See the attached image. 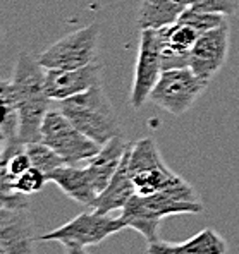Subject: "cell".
Returning a JSON list of instances; mask_svg holds the SVG:
<instances>
[{
    "label": "cell",
    "instance_id": "3",
    "mask_svg": "<svg viewBox=\"0 0 239 254\" xmlns=\"http://www.w3.org/2000/svg\"><path fill=\"white\" fill-rule=\"evenodd\" d=\"M57 108L81 132L91 137L100 146L114 137L124 136L117 114L107 98L102 83L95 84L84 93L57 102Z\"/></svg>",
    "mask_w": 239,
    "mask_h": 254
},
{
    "label": "cell",
    "instance_id": "7",
    "mask_svg": "<svg viewBox=\"0 0 239 254\" xmlns=\"http://www.w3.org/2000/svg\"><path fill=\"white\" fill-rule=\"evenodd\" d=\"M207 86L208 81L196 76L191 67L163 70L152 91L150 102L177 117L195 105Z\"/></svg>",
    "mask_w": 239,
    "mask_h": 254
},
{
    "label": "cell",
    "instance_id": "9",
    "mask_svg": "<svg viewBox=\"0 0 239 254\" xmlns=\"http://www.w3.org/2000/svg\"><path fill=\"white\" fill-rule=\"evenodd\" d=\"M162 72V40L159 29H143L129 95L131 107L134 110H140L150 100L153 88L159 83Z\"/></svg>",
    "mask_w": 239,
    "mask_h": 254
},
{
    "label": "cell",
    "instance_id": "15",
    "mask_svg": "<svg viewBox=\"0 0 239 254\" xmlns=\"http://www.w3.org/2000/svg\"><path fill=\"white\" fill-rule=\"evenodd\" d=\"M129 148L126 149L124 158H122L121 165H119L117 172L114 174V177L107 184V188L98 194L95 204H93V210L100 213L124 210V206L131 201V197L136 194V188H134V182L131 179V172H129Z\"/></svg>",
    "mask_w": 239,
    "mask_h": 254
},
{
    "label": "cell",
    "instance_id": "12",
    "mask_svg": "<svg viewBox=\"0 0 239 254\" xmlns=\"http://www.w3.org/2000/svg\"><path fill=\"white\" fill-rule=\"evenodd\" d=\"M102 69L98 61L80 69H45V89L55 103L62 102L102 83Z\"/></svg>",
    "mask_w": 239,
    "mask_h": 254
},
{
    "label": "cell",
    "instance_id": "5",
    "mask_svg": "<svg viewBox=\"0 0 239 254\" xmlns=\"http://www.w3.org/2000/svg\"><path fill=\"white\" fill-rule=\"evenodd\" d=\"M40 141L54 149L66 165H83L102 148L91 137L81 132L57 107L52 108L45 117Z\"/></svg>",
    "mask_w": 239,
    "mask_h": 254
},
{
    "label": "cell",
    "instance_id": "20",
    "mask_svg": "<svg viewBox=\"0 0 239 254\" xmlns=\"http://www.w3.org/2000/svg\"><path fill=\"white\" fill-rule=\"evenodd\" d=\"M26 151H28L29 158H31L33 167L40 169L43 174H50L59 167L66 165V162L54 151L48 144L43 141H36V143L26 144Z\"/></svg>",
    "mask_w": 239,
    "mask_h": 254
},
{
    "label": "cell",
    "instance_id": "19",
    "mask_svg": "<svg viewBox=\"0 0 239 254\" xmlns=\"http://www.w3.org/2000/svg\"><path fill=\"white\" fill-rule=\"evenodd\" d=\"M47 182H48L47 174H43L36 167H31L29 170H26L24 174H21L19 177L12 179V181H2V192L0 194H7L16 190V192L31 196V194L40 192Z\"/></svg>",
    "mask_w": 239,
    "mask_h": 254
},
{
    "label": "cell",
    "instance_id": "4",
    "mask_svg": "<svg viewBox=\"0 0 239 254\" xmlns=\"http://www.w3.org/2000/svg\"><path fill=\"white\" fill-rule=\"evenodd\" d=\"M203 211L201 201H181L167 194H150L141 196L134 194L121 213V222L124 229H133L141 234L147 242L159 241V227L165 216L172 215H195Z\"/></svg>",
    "mask_w": 239,
    "mask_h": 254
},
{
    "label": "cell",
    "instance_id": "2",
    "mask_svg": "<svg viewBox=\"0 0 239 254\" xmlns=\"http://www.w3.org/2000/svg\"><path fill=\"white\" fill-rule=\"evenodd\" d=\"M129 172L136 194L150 196L160 192L181 201H200L193 186H189L181 175L165 165L157 143L152 137H143L131 144Z\"/></svg>",
    "mask_w": 239,
    "mask_h": 254
},
{
    "label": "cell",
    "instance_id": "24",
    "mask_svg": "<svg viewBox=\"0 0 239 254\" xmlns=\"http://www.w3.org/2000/svg\"><path fill=\"white\" fill-rule=\"evenodd\" d=\"M64 251L66 254H88L86 248L76 244H64Z\"/></svg>",
    "mask_w": 239,
    "mask_h": 254
},
{
    "label": "cell",
    "instance_id": "21",
    "mask_svg": "<svg viewBox=\"0 0 239 254\" xmlns=\"http://www.w3.org/2000/svg\"><path fill=\"white\" fill-rule=\"evenodd\" d=\"M179 19L188 22V24H191V26H195L200 33H205V31H208V29H214L222 24V22H226V16L205 12V10H198V9L189 7Z\"/></svg>",
    "mask_w": 239,
    "mask_h": 254
},
{
    "label": "cell",
    "instance_id": "17",
    "mask_svg": "<svg viewBox=\"0 0 239 254\" xmlns=\"http://www.w3.org/2000/svg\"><path fill=\"white\" fill-rule=\"evenodd\" d=\"M193 0H141L138 9V28L162 29L179 21L191 7Z\"/></svg>",
    "mask_w": 239,
    "mask_h": 254
},
{
    "label": "cell",
    "instance_id": "16",
    "mask_svg": "<svg viewBox=\"0 0 239 254\" xmlns=\"http://www.w3.org/2000/svg\"><path fill=\"white\" fill-rule=\"evenodd\" d=\"M128 148H129V143L124 141V136L114 137V139H110L107 144H103V146L100 148V151L96 153L93 158H89L88 162L84 163L89 172V177H91L93 184H95L96 190H98V194L107 188L110 179L114 177V174L117 172Z\"/></svg>",
    "mask_w": 239,
    "mask_h": 254
},
{
    "label": "cell",
    "instance_id": "22",
    "mask_svg": "<svg viewBox=\"0 0 239 254\" xmlns=\"http://www.w3.org/2000/svg\"><path fill=\"white\" fill-rule=\"evenodd\" d=\"M191 7L220 16H233L239 9V0H193Z\"/></svg>",
    "mask_w": 239,
    "mask_h": 254
},
{
    "label": "cell",
    "instance_id": "6",
    "mask_svg": "<svg viewBox=\"0 0 239 254\" xmlns=\"http://www.w3.org/2000/svg\"><path fill=\"white\" fill-rule=\"evenodd\" d=\"M100 26L96 22L80 28L57 40L38 55L43 69H80L96 62Z\"/></svg>",
    "mask_w": 239,
    "mask_h": 254
},
{
    "label": "cell",
    "instance_id": "13",
    "mask_svg": "<svg viewBox=\"0 0 239 254\" xmlns=\"http://www.w3.org/2000/svg\"><path fill=\"white\" fill-rule=\"evenodd\" d=\"M47 179L48 182L59 186L64 190L67 197L83 206L93 208L96 197H98V190L93 184L84 163L83 165H62L47 174Z\"/></svg>",
    "mask_w": 239,
    "mask_h": 254
},
{
    "label": "cell",
    "instance_id": "11",
    "mask_svg": "<svg viewBox=\"0 0 239 254\" xmlns=\"http://www.w3.org/2000/svg\"><path fill=\"white\" fill-rule=\"evenodd\" d=\"M36 241L29 204L0 208V254H35Z\"/></svg>",
    "mask_w": 239,
    "mask_h": 254
},
{
    "label": "cell",
    "instance_id": "1",
    "mask_svg": "<svg viewBox=\"0 0 239 254\" xmlns=\"http://www.w3.org/2000/svg\"><path fill=\"white\" fill-rule=\"evenodd\" d=\"M45 72L38 59L19 54L10 81H3L2 91L10 96L19 114V143H36L42 137V124L54 108V100L45 89Z\"/></svg>",
    "mask_w": 239,
    "mask_h": 254
},
{
    "label": "cell",
    "instance_id": "10",
    "mask_svg": "<svg viewBox=\"0 0 239 254\" xmlns=\"http://www.w3.org/2000/svg\"><path fill=\"white\" fill-rule=\"evenodd\" d=\"M227 54H229V24L222 22L217 28L208 29L200 35L189 54V67L196 76L210 83L212 77L226 64Z\"/></svg>",
    "mask_w": 239,
    "mask_h": 254
},
{
    "label": "cell",
    "instance_id": "14",
    "mask_svg": "<svg viewBox=\"0 0 239 254\" xmlns=\"http://www.w3.org/2000/svg\"><path fill=\"white\" fill-rule=\"evenodd\" d=\"M148 254H226L227 242L214 229H203L188 241L172 244L165 241L148 242Z\"/></svg>",
    "mask_w": 239,
    "mask_h": 254
},
{
    "label": "cell",
    "instance_id": "23",
    "mask_svg": "<svg viewBox=\"0 0 239 254\" xmlns=\"http://www.w3.org/2000/svg\"><path fill=\"white\" fill-rule=\"evenodd\" d=\"M181 67H189V54L162 47V70L181 69Z\"/></svg>",
    "mask_w": 239,
    "mask_h": 254
},
{
    "label": "cell",
    "instance_id": "8",
    "mask_svg": "<svg viewBox=\"0 0 239 254\" xmlns=\"http://www.w3.org/2000/svg\"><path fill=\"white\" fill-rule=\"evenodd\" d=\"M124 229L121 216H110V213H100L96 210L83 211L73 220H69L59 229L48 234L40 235V241H55L64 244L76 246H96L109 239L110 235L121 232Z\"/></svg>",
    "mask_w": 239,
    "mask_h": 254
},
{
    "label": "cell",
    "instance_id": "18",
    "mask_svg": "<svg viewBox=\"0 0 239 254\" xmlns=\"http://www.w3.org/2000/svg\"><path fill=\"white\" fill-rule=\"evenodd\" d=\"M159 35L160 40H162V47L172 48V50L177 52H184V54H191V48L195 47L196 40L200 38L201 33L198 31L195 26L179 19L174 24L159 29Z\"/></svg>",
    "mask_w": 239,
    "mask_h": 254
}]
</instances>
